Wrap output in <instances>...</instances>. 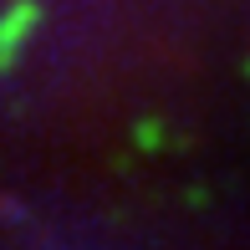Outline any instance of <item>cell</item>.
<instances>
[{
	"label": "cell",
	"instance_id": "obj_1",
	"mask_svg": "<svg viewBox=\"0 0 250 250\" xmlns=\"http://www.w3.org/2000/svg\"><path fill=\"white\" fill-rule=\"evenodd\" d=\"M36 21H41V10H36V0H16V5L0 16V72H5L10 62H16V51L26 46V36L36 31Z\"/></svg>",
	"mask_w": 250,
	"mask_h": 250
}]
</instances>
